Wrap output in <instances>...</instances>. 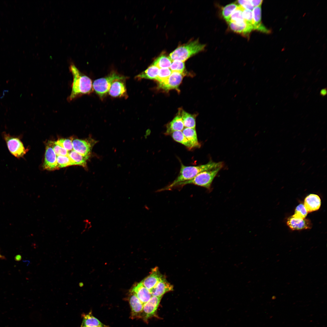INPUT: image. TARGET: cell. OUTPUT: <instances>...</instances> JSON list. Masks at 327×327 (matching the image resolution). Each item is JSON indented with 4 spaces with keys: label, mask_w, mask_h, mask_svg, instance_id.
Instances as JSON below:
<instances>
[{
    "label": "cell",
    "mask_w": 327,
    "mask_h": 327,
    "mask_svg": "<svg viewBox=\"0 0 327 327\" xmlns=\"http://www.w3.org/2000/svg\"><path fill=\"white\" fill-rule=\"evenodd\" d=\"M252 13L254 30L266 33H270L271 31L267 28L262 23L261 6L254 7Z\"/></svg>",
    "instance_id": "cell-15"
},
{
    "label": "cell",
    "mask_w": 327,
    "mask_h": 327,
    "mask_svg": "<svg viewBox=\"0 0 327 327\" xmlns=\"http://www.w3.org/2000/svg\"><path fill=\"white\" fill-rule=\"evenodd\" d=\"M172 72L171 70L169 68H160L159 70L158 75L155 80L159 83H161L168 78Z\"/></svg>",
    "instance_id": "cell-31"
},
{
    "label": "cell",
    "mask_w": 327,
    "mask_h": 327,
    "mask_svg": "<svg viewBox=\"0 0 327 327\" xmlns=\"http://www.w3.org/2000/svg\"><path fill=\"white\" fill-rule=\"evenodd\" d=\"M321 204V199L318 196L311 194L305 199L304 205L308 212L309 213L318 210Z\"/></svg>",
    "instance_id": "cell-19"
},
{
    "label": "cell",
    "mask_w": 327,
    "mask_h": 327,
    "mask_svg": "<svg viewBox=\"0 0 327 327\" xmlns=\"http://www.w3.org/2000/svg\"><path fill=\"white\" fill-rule=\"evenodd\" d=\"M159 70L158 68L152 64L146 70L137 75L136 78L139 79L145 78L155 80L158 75Z\"/></svg>",
    "instance_id": "cell-25"
},
{
    "label": "cell",
    "mask_w": 327,
    "mask_h": 327,
    "mask_svg": "<svg viewBox=\"0 0 327 327\" xmlns=\"http://www.w3.org/2000/svg\"><path fill=\"white\" fill-rule=\"evenodd\" d=\"M237 2L239 5L246 9L252 11L254 8L249 0H239Z\"/></svg>",
    "instance_id": "cell-37"
},
{
    "label": "cell",
    "mask_w": 327,
    "mask_h": 327,
    "mask_svg": "<svg viewBox=\"0 0 327 327\" xmlns=\"http://www.w3.org/2000/svg\"><path fill=\"white\" fill-rule=\"evenodd\" d=\"M48 142L51 146L57 156H68V152L64 148L57 144L55 141H49Z\"/></svg>",
    "instance_id": "cell-32"
},
{
    "label": "cell",
    "mask_w": 327,
    "mask_h": 327,
    "mask_svg": "<svg viewBox=\"0 0 327 327\" xmlns=\"http://www.w3.org/2000/svg\"><path fill=\"white\" fill-rule=\"evenodd\" d=\"M162 297L152 296L148 301L144 304L141 318L145 322H147L149 319L157 316V309Z\"/></svg>",
    "instance_id": "cell-8"
},
{
    "label": "cell",
    "mask_w": 327,
    "mask_h": 327,
    "mask_svg": "<svg viewBox=\"0 0 327 327\" xmlns=\"http://www.w3.org/2000/svg\"><path fill=\"white\" fill-rule=\"evenodd\" d=\"M126 77L113 72L108 76L95 80L92 84L96 93L103 98L109 92L112 82L117 79H124Z\"/></svg>",
    "instance_id": "cell-6"
},
{
    "label": "cell",
    "mask_w": 327,
    "mask_h": 327,
    "mask_svg": "<svg viewBox=\"0 0 327 327\" xmlns=\"http://www.w3.org/2000/svg\"><path fill=\"white\" fill-rule=\"evenodd\" d=\"M287 224L293 230L310 229L312 226V223L309 219L298 218L292 216L288 219Z\"/></svg>",
    "instance_id": "cell-11"
},
{
    "label": "cell",
    "mask_w": 327,
    "mask_h": 327,
    "mask_svg": "<svg viewBox=\"0 0 327 327\" xmlns=\"http://www.w3.org/2000/svg\"><path fill=\"white\" fill-rule=\"evenodd\" d=\"M181 116L184 127L195 129V116L182 110Z\"/></svg>",
    "instance_id": "cell-26"
},
{
    "label": "cell",
    "mask_w": 327,
    "mask_h": 327,
    "mask_svg": "<svg viewBox=\"0 0 327 327\" xmlns=\"http://www.w3.org/2000/svg\"><path fill=\"white\" fill-rule=\"evenodd\" d=\"M0 258L2 259H5V257L4 256L1 255L0 253Z\"/></svg>",
    "instance_id": "cell-42"
},
{
    "label": "cell",
    "mask_w": 327,
    "mask_h": 327,
    "mask_svg": "<svg viewBox=\"0 0 327 327\" xmlns=\"http://www.w3.org/2000/svg\"><path fill=\"white\" fill-rule=\"evenodd\" d=\"M206 45L196 40L180 46L170 54L172 61L175 60L184 62L192 56L203 51Z\"/></svg>",
    "instance_id": "cell-3"
},
{
    "label": "cell",
    "mask_w": 327,
    "mask_h": 327,
    "mask_svg": "<svg viewBox=\"0 0 327 327\" xmlns=\"http://www.w3.org/2000/svg\"><path fill=\"white\" fill-rule=\"evenodd\" d=\"M223 165L222 162H216L212 160L210 161L206 164L196 166H186L181 163L180 173L177 178L171 183L159 189L157 191L171 190L172 187L175 184L190 180L200 172L219 167H223Z\"/></svg>",
    "instance_id": "cell-1"
},
{
    "label": "cell",
    "mask_w": 327,
    "mask_h": 327,
    "mask_svg": "<svg viewBox=\"0 0 327 327\" xmlns=\"http://www.w3.org/2000/svg\"><path fill=\"white\" fill-rule=\"evenodd\" d=\"M47 143L45 148L43 168L50 171L58 170L59 169L57 162V156L48 141Z\"/></svg>",
    "instance_id": "cell-10"
},
{
    "label": "cell",
    "mask_w": 327,
    "mask_h": 327,
    "mask_svg": "<svg viewBox=\"0 0 327 327\" xmlns=\"http://www.w3.org/2000/svg\"><path fill=\"white\" fill-rule=\"evenodd\" d=\"M97 142L90 137L85 139H75L72 140L73 150L88 159L93 146Z\"/></svg>",
    "instance_id": "cell-7"
},
{
    "label": "cell",
    "mask_w": 327,
    "mask_h": 327,
    "mask_svg": "<svg viewBox=\"0 0 327 327\" xmlns=\"http://www.w3.org/2000/svg\"><path fill=\"white\" fill-rule=\"evenodd\" d=\"M86 327V326H84V327Z\"/></svg>",
    "instance_id": "cell-43"
},
{
    "label": "cell",
    "mask_w": 327,
    "mask_h": 327,
    "mask_svg": "<svg viewBox=\"0 0 327 327\" xmlns=\"http://www.w3.org/2000/svg\"><path fill=\"white\" fill-rule=\"evenodd\" d=\"M82 322L81 327H107V326L94 316L91 312L82 315Z\"/></svg>",
    "instance_id": "cell-21"
},
{
    "label": "cell",
    "mask_w": 327,
    "mask_h": 327,
    "mask_svg": "<svg viewBox=\"0 0 327 327\" xmlns=\"http://www.w3.org/2000/svg\"><path fill=\"white\" fill-rule=\"evenodd\" d=\"M129 301L131 309V318H141L144 304L134 293L130 296Z\"/></svg>",
    "instance_id": "cell-14"
},
{
    "label": "cell",
    "mask_w": 327,
    "mask_h": 327,
    "mask_svg": "<svg viewBox=\"0 0 327 327\" xmlns=\"http://www.w3.org/2000/svg\"><path fill=\"white\" fill-rule=\"evenodd\" d=\"M170 135L175 141L184 145L189 150L192 149L189 141L182 131H175L172 133Z\"/></svg>",
    "instance_id": "cell-27"
},
{
    "label": "cell",
    "mask_w": 327,
    "mask_h": 327,
    "mask_svg": "<svg viewBox=\"0 0 327 327\" xmlns=\"http://www.w3.org/2000/svg\"><path fill=\"white\" fill-rule=\"evenodd\" d=\"M173 290V286L164 276L157 284L149 291L152 296H162L166 292Z\"/></svg>",
    "instance_id": "cell-12"
},
{
    "label": "cell",
    "mask_w": 327,
    "mask_h": 327,
    "mask_svg": "<svg viewBox=\"0 0 327 327\" xmlns=\"http://www.w3.org/2000/svg\"><path fill=\"white\" fill-rule=\"evenodd\" d=\"M250 1L254 7L261 6L263 2L262 0H251Z\"/></svg>",
    "instance_id": "cell-39"
},
{
    "label": "cell",
    "mask_w": 327,
    "mask_h": 327,
    "mask_svg": "<svg viewBox=\"0 0 327 327\" xmlns=\"http://www.w3.org/2000/svg\"><path fill=\"white\" fill-rule=\"evenodd\" d=\"M181 109L179 110L177 115L167 125L165 133V135H170L175 131H182L184 129V126L181 116Z\"/></svg>",
    "instance_id": "cell-18"
},
{
    "label": "cell",
    "mask_w": 327,
    "mask_h": 327,
    "mask_svg": "<svg viewBox=\"0 0 327 327\" xmlns=\"http://www.w3.org/2000/svg\"><path fill=\"white\" fill-rule=\"evenodd\" d=\"M57 162L59 169L60 168L73 165L68 156H57Z\"/></svg>",
    "instance_id": "cell-33"
},
{
    "label": "cell",
    "mask_w": 327,
    "mask_h": 327,
    "mask_svg": "<svg viewBox=\"0 0 327 327\" xmlns=\"http://www.w3.org/2000/svg\"><path fill=\"white\" fill-rule=\"evenodd\" d=\"M84 227L82 233H84L90 230L92 227V224L89 220L86 219L83 220Z\"/></svg>",
    "instance_id": "cell-38"
},
{
    "label": "cell",
    "mask_w": 327,
    "mask_h": 327,
    "mask_svg": "<svg viewBox=\"0 0 327 327\" xmlns=\"http://www.w3.org/2000/svg\"><path fill=\"white\" fill-rule=\"evenodd\" d=\"M172 61L169 57L162 55L157 58L154 62L153 65L159 68H170Z\"/></svg>",
    "instance_id": "cell-28"
},
{
    "label": "cell",
    "mask_w": 327,
    "mask_h": 327,
    "mask_svg": "<svg viewBox=\"0 0 327 327\" xmlns=\"http://www.w3.org/2000/svg\"><path fill=\"white\" fill-rule=\"evenodd\" d=\"M158 267L153 269L151 273L141 282L149 290L153 288L163 277Z\"/></svg>",
    "instance_id": "cell-13"
},
{
    "label": "cell",
    "mask_w": 327,
    "mask_h": 327,
    "mask_svg": "<svg viewBox=\"0 0 327 327\" xmlns=\"http://www.w3.org/2000/svg\"><path fill=\"white\" fill-rule=\"evenodd\" d=\"M242 15L245 20L253 26V22L252 11L246 9L243 7Z\"/></svg>",
    "instance_id": "cell-36"
},
{
    "label": "cell",
    "mask_w": 327,
    "mask_h": 327,
    "mask_svg": "<svg viewBox=\"0 0 327 327\" xmlns=\"http://www.w3.org/2000/svg\"><path fill=\"white\" fill-rule=\"evenodd\" d=\"M69 68L73 76V81L68 100L71 101L82 95L91 92L93 88L91 79L81 72L73 63L70 64Z\"/></svg>",
    "instance_id": "cell-2"
},
{
    "label": "cell",
    "mask_w": 327,
    "mask_h": 327,
    "mask_svg": "<svg viewBox=\"0 0 327 327\" xmlns=\"http://www.w3.org/2000/svg\"><path fill=\"white\" fill-rule=\"evenodd\" d=\"M2 136L10 153L18 159L23 157L28 149L25 148L21 136L12 135L5 132H2Z\"/></svg>",
    "instance_id": "cell-5"
},
{
    "label": "cell",
    "mask_w": 327,
    "mask_h": 327,
    "mask_svg": "<svg viewBox=\"0 0 327 327\" xmlns=\"http://www.w3.org/2000/svg\"><path fill=\"white\" fill-rule=\"evenodd\" d=\"M327 93V90L326 88H324L321 90L320 92V94L322 96H325Z\"/></svg>",
    "instance_id": "cell-40"
},
{
    "label": "cell",
    "mask_w": 327,
    "mask_h": 327,
    "mask_svg": "<svg viewBox=\"0 0 327 327\" xmlns=\"http://www.w3.org/2000/svg\"><path fill=\"white\" fill-rule=\"evenodd\" d=\"M79 285L80 287H82L83 286V283L82 282H80L79 283Z\"/></svg>",
    "instance_id": "cell-41"
},
{
    "label": "cell",
    "mask_w": 327,
    "mask_h": 327,
    "mask_svg": "<svg viewBox=\"0 0 327 327\" xmlns=\"http://www.w3.org/2000/svg\"><path fill=\"white\" fill-rule=\"evenodd\" d=\"M222 168V167H219L200 172L190 180L175 184L172 187L171 190L181 187L188 184H193L204 187L209 190H210L213 179Z\"/></svg>",
    "instance_id": "cell-4"
},
{
    "label": "cell",
    "mask_w": 327,
    "mask_h": 327,
    "mask_svg": "<svg viewBox=\"0 0 327 327\" xmlns=\"http://www.w3.org/2000/svg\"><path fill=\"white\" fill-rule=\"evenodd\" d=\"M243 7L239 5L236 9L233 11L231 15L229 21L236 25H245L249 24L246 22L243 18L242 15Z\"/></svg>",
    "instance_id": "cell-23"
},
{
    "label": "cell",
    "mask_w": 327,
    "mask_h": 327,
    "mask_svg": "<svg viewBox=\"0 0 327 327\" xmlns=\"http://www.w3.org/2000/svg\"><path fill=\"white\" fill-rule=\"evenodd\" d=\"M235 3L228 4L223 7L222 11V15L223 18L228 22L230 18L231 15L238 7Z\"/></svg>",
    "instance_id": "cell-29"
},
{
    "label": "cell",
    "mask_w": 327,
    "mask_h": 327,
    "mask_svg": "<svg viewBox=\"0 0 327 327\" xmlns=\"http://www.w3.org/2000/svg\"><path fill=\"white\" fill-rule=\"evenodd\" d=\"M170 68L172 72L176 71L183 73L185 68L184 63L180 61L175 60L172 61Z\"/></svg>",
    "instance_id": "cell-34"
},
{
    "label": "cell",
    "mask_w": 327,
    "mask_h": 327,
    "mask_svg": "<svg viewBox=\"0 0 327 327\" xmlns=\"http://www.w3.org/2000/svg\"><path fill=\"white\" fill-rule=\"evenodd\" d=\"M68 157L74 165L81 166L87 169V160L88 158L82 156L74 150L68 153Z\"/></svg>",
    "instance_id": "cell-22"
},
{
    "label": "cell",
    "mask_w": 327,
    "mask_h": 327,
    "mask_svg": "<svg viewBox=\"0 0 327 327\" xmlns=\"http://www.w3.org/2000/svg\"><path fill=\"white\" fill-rule=\"evenodd\" d=\"M308 213L304 204H300L296 207L295 213L292 216L298 218L304 219L305 218Z\"/></svg>",
    "instance_id": "cell-35"
},
{
    "label": "cell",
    "mask_w": 327,
    "mask_h": 327,
    "mask_svg": "<svg viewBox=\"0 0 327 327\" xmlns=\"http://www.w3.org/2000/svg\"><path fill=\"white\" fill-rule=\"evenodd\" d=\"M132 291L143 304L148 301L152 296L150 291L141 282L134 286Z\"/></svg>",
    "instance_id": "cell-17"
},
{
    "label": "cell",
    "mask_w": 327,
    "mask_h": 327,
    "mask_svg": "<svg viewBox=\"0 0 327 327\" xmlns=\"http://www.w3.org/2000/svg\"><path fill=\"white\" fill-rule=\"evenodd\" d=\"M184 75V73L173 71L167 79L159 83V87L167 91L177 89L181 83Z\"/></svg>",
    "instance_id": "cell-9"
},
{
    "label": "cell",
    "mask_w": 327,
    "mask_h": 327,
    "mask_svg": "<svg viewBox=\"0 0 327 327\" xmlns=\"http://www.w3.org/2000/svg\"><path fill=\"white\" fill-rule=\"evenodd\" d=\"M182 132L189 141L192 148H200L201 144L198 141L195 128L185 127Z\"/></svg>",
    "instance_id": "cell-20"
},
{
    "label": "cell",
    "mask_w": 327,
    "mask_h": 327,
    "mask_svg": "<svg viewBox=\"0 0 327 327\" xmlns=\"http://www.w3.org/2000/svg\"><path fill=\"white\" fill-rule=\"evenodd\" d=\"M72 140V137L61 138L55 141V142L57 144L64 148L68 151L73 150Z\"/></svg>",
    "instance_id": "cell-30"
},
{
    "label": "cell",
    "mask_w": 327,
    "mask_h": 327,
    "mask_svg": "<svg viewBox=\"0 0 327 327\" xmlns=\"http://www.w3.org/2000/svg\"><path fill=\"white\" fill-rule=\"evenodd\" d=\"M230 29L234 32L242 34L247 35L254 30L253 26L248 24L245 25H236L230 22H227Z\"/></svg>",
    "instance_id": "cell-24"
},
{
    "label": "cell",
    "mask_w": 327,
    "mask_h": 327,
    "mask_svg": "<svg viewBox=\"0 0 327 327\" xmlns=\"http://www.w3.org/2000/svg\"><path fill=\"white\" fill-rule=\"evenodd\" d=\"M124 80L117 79L112 82L108 92L110 95L117 97L124 96L126 94V89Z\"/></svg>",
    "instance_id": "cell-16"
}]
</instances>
